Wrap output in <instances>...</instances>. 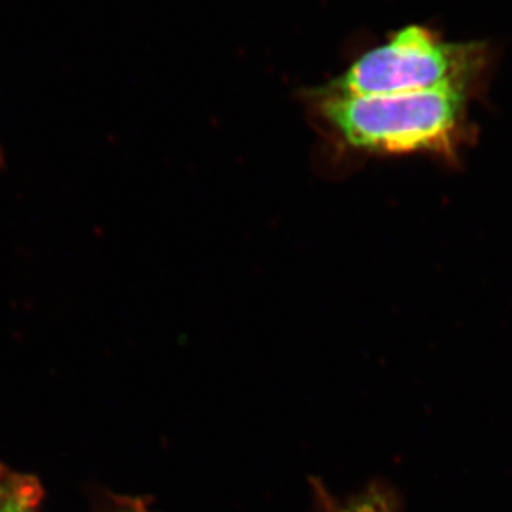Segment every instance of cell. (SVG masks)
<instances>
[{
	"instance_id": "cell-3",
	"label": "cell",
	"mask_w": 512,
	"mask_h": 512,
	"mask_svg": "<svg viewBox=\"0 0 512 512\" xmlns=\"http://www.w3.org/2000/svg\"><path fill=\"white\" fill-rule=\"evenodd\" d=\"M39 483L0 464V512H39Z\"/></svg>"
},
{
	"instance_id": "cell-2",
	"label": "cell",
	"mask_w": 512,
	"mask_h": 512,
	"mask_svg": "<svg viewBox=\"0 0 512 512\" xmlns=\"http://www.w3.org/2000/svg\"><path fill=\"white\" fill-rule=\"evenodd\" d=\"M488 49L476 42L454 44L423 25H408L366 50L343 74L321 89L336 95H398L463 90L479 84Z\"/></svg>"
},
{
	"instance_id": "cell-5",
	"label": "cell",
	"mask_w": 512,
	"mask_h": 512,
	"mask_svg": "<svg viewBox=\"0 0 512 512\" xmlns=\"http://www.w3.org/2000/svg\"><path fill=\"white\" fill-rule=\"evenodd\" d=\"M0 162H2V155H0Z\"/></svg>"
},
{
	"instance_id": "cell-4",
	"label": "cell",
	"mask_w": 512,
	"mask_h": 512,
	"mask_svg": "<svg viewBox=\"0 0 512 512\" xmlns=\"http://www.w3.org/2000/svg\"><path fill=\"white\" fill-rule=\"evenodd\" d=\"M338 512H393V508H391L388 494L383 493L381 489L373 488L353 499Z\"/></svg>"
},
{
	"instance_id": "cell-1",
	"label": "cell",
	"mask_w": 512,
	"mask_h": 512,
	"mask_svg": "<svg viewBox=\"0 0 512 512\" xmlns=\"http://www.w3.org/2000/svg\"><path fill=\"white\" fill-rule=\"evenodd\" d=\"M469 92L336 95L308 90L306 105L321 137L338 157L408 153L453 155L464 135Z\"/></svg>"
}]
</instances>
